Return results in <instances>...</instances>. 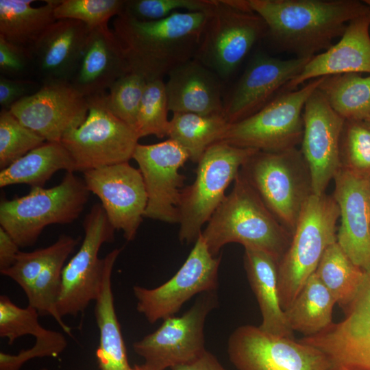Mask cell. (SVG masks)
<instances>
[{
  "label": "cell",
  "mask_w": 370,
  "mask_h": 370,
  "mask_svg": "<svg viewBox=\"0 0 370 370\" xmlns=\"http://www.w3.org/2000/svg\"><path fill=\"white\" fill-rule=\"evenodd\" d=\"M300 149L309 169L312 193L322 195L341 167L340 140L345 122L317 88L303 111Z\"/></svg>",
  "instance_id": "d6986e66"
},
{
  "label": "cell",
  "mask_w": 370,
  "mask_h": 370,
  "mask_svg": "<svg viewBox=\"0 0 370 370\" xmlns=\"http://www.w3.org/2000/svg\"><path fill=\"white\" fill-rule=\"evenodd\" d=\"M217 306L215 291L204 293L182 316L163 319L155 332L135 342L133 349L144 360L142 368L166 370L190 362L201 356L206 350L205 321Z\"/></svg>",
  "instance_id": "8fae6325"
},
{
  "label": "cell",
  "mask_w": 370,
  "mask_h": 370,
  "mask_svg": "<svg viewBox=\"0 0 370 370\" xmlns=\"http://www.w3.org/2000/svg\"><path fill=\"white\" fill-rule=\"evenodd\" d=\"M123 0H61L54 10L56 20L73 19L89 29L108 25L109 20L123 10Z\"/></svg>",
  "instance_id": "f35d334b"
},
{
  "label": "cell",
  "mask_w": 370,
  "mask_h": 370,
  "mask_svg": "<svg viewBox=\"0 0 370 370\" xmlns=\"http://www.w3.org/2000/svg\"><path fill=\"white\" fill-rule=\"evenodd\" d=\"M244 248L245 269L262 315L259 328L272 334L293 338V331L280 304L278 261L260 249Z\"/></svg>",
  "instance_id": "484cf974"
},
{
  "label": "cell",
  "mask_w": 370,
  "mask_h": 370,
  "mask_svg": "<svg viewBox=\"0 0 370 370\" xmlns=\"http://www.w3.org/2000/svg\"><path fill=\"white\" fill-rule=\"evenodd\" d=\"M214 0H129L125 1L121 14L140 21L166 18L178 10L207 13Z\"/></svg>",
  "instance_id": "60d3db41"
},
{
  "label": "cell",
  "mask_w": 370,
  "mask_h": 370,
  "mask_svg": "<svg viewBox=\"0 0 370 370\" xmlns=\"http://www.w3.org/2000/svg\"><path fill=\"white\" fill-rule=\"evenodd\" d=\"M338 206L333 195L312 194L306 201L290 245L278 264L281 307L285 311L316 269L325 249L336 241Z\"/></svg>",
  "instance_id": "5b68a950"
},
{
  "label": "cell",
  "mask_w": 370,
  "mask_h": 370,
  "mask_svg": "<svg viewBox=\"0 0 370 370\" xmlns=\"http://www.w3.org/2000/svg\"><path fill=\"white\" fill-rule=\"evenodd\" d=\"M221 256H214L201 234L186 261L167 282L154 288L134 286L137 310L150 323L173 316L197 294L215 291Z\"/></svg>",
  "instance_id": "5bb4252c"
},
{
  "label": "cell",
  "mask_w": 370,
  "mask_h": 370,
  "mask_svg": "<svg viewBox=\"0 0 370 370\" xmlns=\"http://www.w3.org/2000/svg\"><path fill=\"white\" fill-rule=\"evenodd\" d=\"M323 79H313L299 89L280 93L256 113L230 124L220 141L268 152L297 147L304 132V106Z\"/></svg>",
  "instance_id": "9c48e42d"
},
{
  "label": "cell",
  "mask_w": 370,
  "mask_h": 370,
  "mask_svg": "<svg viewBox=\"0 0 370 370\" xmlns=\"http://www.w3.org/2000/svg\"><path fill=\"white\" fill-rule=\"evenodd\" d=\"M229 125L223 114L173 113L168 136L187 152L193 162L198 163L206 149L221 140Z\"/></svg>",
  "instance_id": "1f68e13d"
},
{
  "label": "cell",
  "mask_w": 370,
  "mask_h": 370,
  "mask_svg": "<svg viewBox=\"0 0 370 370\" xmlns=\"http://www.w3.org/2000/svg\"><path fill=\"white\" fill-rule=\"evenodd\" d=\"M207 21L201 12H176L156 21H140L120 14L112 32L119 41L130 71L147 81L163 77L194 58Z\"/></svg>",
  "instance_id": "7a4b0ae2"
},
{
  "label": "cell",
  "mask_w": 370,
  "mask_h": 370,
  "mask_svg": "<svg viewBox=\"0 0 370 370\" xmlns=\"http://www.w3.org/2000/svg\"><path fill=\"white\" fill-rule=\"evenodd\" d=\"M46 140L23 125L9 110L0 112V168L3 169Z\"/></svg>",
  "instance_id": "8d00e7d4"
},
{
  "label": "cell",
  "mask_w": 370,
  "mask_h": 370,
  "mask_svg": "<svg viewBox=\"0 0 370 370\" xmlns=\"http://www.w3.org/2000/svg\"><path fill=\"white\" fill-rule=\"evenodd\" d=\"M81 237L62 235L57 240L58 247L52 258L42 270L26 295L29 305L37 310L39 314L51 315L65 333L71 336V328L62 320L57 310L62 273L64 264L79 243Z\"/></svg>",
  "instance_id": "4dcf8cb0"
},
{
  "label": "cell",
  "mask_w": 370,
  "mask_h": 370,
  "mask_svg": "<svg viewBox=\"0 0 370 370\" xmlns=\"http://www.w3.org/2000/svg\"><path fill=\"white\" fill-rule=\"evenodd\" d=\"M134 370H144L140 365H134Z\"/></svg>",
  "instance_id": "c3c4849f"
},
{
  "label": "cell",
  "mask_w": 370,
  "mask_h": 370,
  "mask_svg": "<svg viewBox=\"0 0 370 370\" xmlns=\"http://www.w3.org/2000/svg\"><path fill=\"white\" fill-rule=\"evenodd\" d=\"M60 170L75 172L74 161L61 143L46 141L1 170L0 187L16 184L43 187Z\"/></svg>",
  "instance_id": "83f0119b"
},
{
  "label": "cell",
  "mask_w": 370,
  "mask_h": 370,
  "mask_svg": "<svg viewBox=\"0 0 370 370\" xmlns=\"http://www.w3.org/2000/svg\"><path fill=\"white\" fill-rule=\"evenodd\" d=\"M122 249H114L104 258L99 292L96 298L95 316L99 330L96 357L100 370H134L129 364L125 345L116 314L111 278L114 263Z\"/></svg>",
  "instance_id": "4316f807"
},
{
  "label": "cell",
  "mask_w": 370,
  "mask_h": 370,
  "mask_svg": "<svg viewBox=\"0 0 370 370\" xmlns=\"http://www.w3.org/2000/svg\"><path fill=\"white\" fill-rule=\"evenodd\" d=\"M40 370H48V369H46V368H42V369H40Z\"/></svg>",
  "instance_id": "f907efd6"
},
{
  "label": "cell",
  "mask_w": 370,
  "mask_h": 370,
  "mask_svg": "<svg viewBox=\"0 0 370 370\" xmlns=\"http://www.w3.org/2000/svg\"><path fill=\"white\" fill-rule=\"evenodd\" d=\"M67 345L64 336L56 331L47 330L45 334L36 338L31 348L11 355L0 352V370H20L22 365L34 358L58 357Z\"/></svg>",
  "instance_id": "7bdbcfd3"
},
{
  "label": "cell",
  "mask_w": 370,
  "mask_h": 370,
  "mask_svg": "<svg viewBox=\"0 0 370 370\" xmlns=\"http://www.w3.org/2000/svg\"><path fill=\"white\" fill-rule=\"evenodd\" d=\"M40 86L30 79H13L0 75V105L10 110L16 103L36 92Z\"/></svg>",
  "instance_id": "f6af8a7d"
},
{
  "label": "cell",
  "mask_w": 370,
  "mask_h": 370,
  "mask_svg": "<svg viewBox=\"0 0 370 370\" xmlns=\"http://www.w3.org/2000/svg\"><path fill=\"white\" fill-rule=\"evenodd\" d=\"M106 93L86 97L85 121L61 140L74 161L75 171L127 162L138 144L135 130L110 110Z\"/></svg>",
  "instance_id": "30bf717a"
},
{
  "label": "cell",
  "mask_w": 370,
  "mask_h": 370,
  "mask_svg": "<svg viewBox=\"0 0 370 370\" xmlns=\"http://www.w3.org/2000/svg\"><path fill=\"white\" fill-rule=\"evenodd\" d=\"M369 28L370 14L350 21L340 40L312 57L283 91L294 90L306 82L324 76L351 73L370 74Z\"/></svg>",
  "instance_id": "603a6c76"
},
{
  "label": "cell",
  "mask_w": 370,
  "mask_h": 370,
  "mask_svg": "<svg viewBox=\"0 0 370 370\" xmlns=\"http://www.w3.org/2000/svg\"><path fill=\"white\" fill-rule=\"evenodd\" d=\"M330 107L343 119L370 121V75L324 76L319 86Z\"/></svg>",
  "instance_id": "d6a6232c"
},
{
  "label": "cell",
  "mask_w": 370,
  "mask_h": 370,
  "mask_svg": "<svg viewBox=\"0 0 370 370\" xmlns=\"http://www.w3.org/2000/svg\"><path fill=\"white\" fill-rule=\"evenodd\" d=\"M345 318L301 342L323 352L331 370H370V271L354 299L343 310Z\"/></svg>",
  "instance_id": "2e32d148"
},
{
  "label": "cell",
  "mask_w": 370,
  "mask_h": 370,
  "mask_svg": "<svg viewBox=\"0 0 370 370\" xmlns=\"http://www.w3.org/2000/svg\"><path fill=\"white\" fill-rule=\"evenodd\" d=\"M147 82L143 75L129 71L120 77L106 93L112 112L134 129Z\"/></svg>",
  "instance_id": "74e56055"
},
{
  "label": "cell",
  "mask_w": 370,
  "mask_h": 370,
  "mask_svg": "<svg viewBox=\"0 0 370 370\" xmlns=\"http://www.w3.org/2000/svg\"><path fill=\"white\" fill-rule=\"evenodd\" d=\"M240 173L293 235L304 206L313 194L310 171L300 149L256 151Z\"/></svg>",
  "instance_id": "277c9868"
},
{
  "label": "cell",
  "mask_w": 370,
  "mask_h": 370,
  "mask_svg": "<svg viewBox=\"0 0 370 370\" xmlns=\"http://www.w3.org/2000/svg\"><path fill=\"white\" fill-rule=\"evenodd\" d=\"M165 91L169 110L173 113L223 114L221 78L192 59L168 74Z\"/></svg>",
  "instance_id": "d4e9b609"
},
{
  "label": "cell",
  "mask_w": 370,
  "mask_h": 370,
  "mask_svg": "<svg viewBox=\"0 0 370 370\" xmlns=\"http://www.w3.org/2000/svg\"><path fill=\"white\" fill-rule=\"evenodd\" d=\"M314 273L343 310L354 299L365 275L336 241L325 249Z\"/></svg>",
  "instance_id": "836d02e7"
},
{
  "label": "cell",
  "mask_w": 370,
  "mask_h": 370,
  "mask_svg": "<svg viewBox=\"0 0 370 370\" xmlns=\"http://www.w3.org/2000/svg\"><path fill=\"white\" fill-rule=\"evenodd\" d=\"M227 353L238 370H331L332 363L318 348L294 338L242 325L230 335Z\"/></svg>",
  "instance_id": "4fadbf2b"
},
{
  "label": "cell",
  "mask_w": 370,
  "mask_h": 370,
  "mask_svg": "<svg viewBox=\"0 0 370 370\" xmlns=\"http://www.w3.org/2000/svg\"><path fill=\"white\" fill-rule=\"evenodd\" d=\"M39 313L28 306L23 308L14 304L6 295L0 296V336L7 338L9 345L24 335L36 338L47 331L38 322Z\"/></svg>",
  "instance_id": "ab89813d"
},
{
  "label": "cell",
  "mask_w": 370,
  "mask_h": 370,
  "mask_svg": "<svg viewBox=\"0 0 370 370\" xmlns=\"http://www.w3.org/2000/svg\"><path fill=\"white\" fill-rule=\"evenodd\" d=\"M130 71L121 47L108 25L90 30L77 69L71 81L85 97L106 92Z\"/></svg>",
  "instance_id": "cb8c5ba5"
},
{
  "label": "cell",
  "mask_w": 370,
  "mask_h": 370,
  "mask_svg": "<svg viewBox=\"0 0 370 370\" xmlns=\"http://www.w3.org/2000/svg\"><path fill=\"white\" fill-rule=\"evenodd\" d=\"M336 301L314 273L284 312L291 329L310 336L332 323Z\"/></svg>",
  "instance_id": "f546056e"
},
{
  "label": "cell",
  "mask_w": 370,
  "mask_h": 370,
  "mask_svg": "<svg viewBox=\"0 0 370 370\" xmlns=\"http://www.w3.org/2000/svg\"><path fill=\"white\" fill-rule=\"evenodd\" d=\"M363 2L367 4L370 8V0H365Z\"/></svg>",
  "instance_id": "681fc988"
},
{
  "label": "cell",
  "mask_w": 370,
  "mask_h": 370,
  "mask_svg": "<svg viewBox=\"0 0 370 370\" xmlns=\"http://www.w3.org/2000/svg\"><path fill=\"white\" fill-rule=\"evenodd\" d=\"M163 79L147 81L138 109L134 130L139 138L168 136L170 120Z\"/></svg>",
  "instance_id": "d590c367"
},
{
  "label": "cell",
  "mask_w": 370,
  "mask_h": 370,
  "mask_svg": "<svg viewBox=\"0 0 370 370\" xmlns=\"http://www.w3.org/2000/svg\"><path fill=\"white\" fill-rule=\"evenodd\" d=\"M333 197L340 211L336 242L365 272L370 271V182L340 167Z\"/></svg>",
  "instance_id": "44dd1931"
},
{
  "label": "cell",
  "mask_w": 370,
  "mask_h": 370,
  "mask_svg": "<svg viewBox=\"0 0 370 370\" xmlns=\"http://www.w3.org/2000/svg\"><path fill=\"white\" fill-rule=\"evenodd\" d=\"M0 73L13 79H27L35 73L29 48L13 44L0 36Z\"/></svg>",
  "instance_id": "ee69618b"
},
{
  "label": "cell",
  "mask_w": 370,
  "mask_h": 370,
  "mask_svg": "<svg viewBox=\"0 0 370 370\" xmlns=\"http://www.w3.org/2000/svg\"><path fill=\"white\" fill-rule=\"evenodd\" d=\"M90 193L99 197L115 230L122 231L127 241L134 239L147 205L142 174L129 162L83 173Z\"/></svg>",
  "instance_id": "e0dca14e"
},
{
  "label": "cell",
  "mask_w": 370,
  "mask_h": 370,
  "mask_svg": "<svg viewBox=\"0 0 370 370\" xmlns=\"http://www.w3.org/2000/svg\"><path fill=\"white\" fill-rule=\"evenodd\" d=\"M201 236L210 253L219 256L231 243L260 249L278 262L287 251L293 235L273 216L240 173L231 192L207 223Z\"/></svg>",
  "instance_id": "3957f363"
},
{
  "label": "cell",
  "mask_w": 370,
  "mask_h": 370,
  "mask_svg": "<svg viewBox=\"0 0 370 370\" xmlns=\"http://www.w3.org/2000/svg\"><path fill=\"white\" fill-rule=\"evenodd\" d=\"M171 370H225L217 358L206 350L201 356L190 362L177 365Z\"/></svg>",
  "instance_id": "7dc6e473"
},
{
  "label": "cell",
  "mask_w": 370,
  "mask_h": 370,
  "mask_svg": "<svg viewBox=\"0 0 370 370\" xmlns=\"http://www.w3.org/2000/svg\"><path fill=\"white\" fill-rule=\"evenodd\" d=\"M340 163L341 168L370 182V121L345 120Z\"/></svg>",
  "instance_id": "e575fe53"
},
{
  "label": "cell",
  "mask_w": 370,
  "mask_h": 370,
  "mask_svg": "<svg viewBox=\"0 0 370 370\" xmlns=\"http://www.w3.org/2000/svg\"><path fill=\"white\" fill-rule=\"evenodd\" d=\"M132 158L138 165L147 193L145 217L179 223L182 187L186 177L180 172L189 159L175 141L138 144Z\"/></svg>",
  "instance_id": "9a60e30c"
},
{
  "label": "cell",
  "mask_w": 370,
  "mask_h": 370,
  "mask_svg": "<svg viewBox=\"0 0 370 370\" xmlns=\"http://www.w3.org/2000/svg\"><path fill=\"white\" fill-rule=\"evenodd\" d=\"M9 110L47 142L61 143L66 133L85 121L88 106L86 97L71 82H52L42 84Z\"/></svg>",
  "instance_id": "ac0fdd59"
},
{
  "label": "cell",
  "mask_w": 370,
  "mask_h": 370,
  "mask_svg": "<svg viewBox=\"0 0 370 370\" xmlns=\"http://www.w3.org/2000/svg\"><path fill=\"white\" fill-rule=\"evenodd\" d=\"M19 246L10 235L0 227V271L10 268L15 262Z\"/></svg>",
  "instance_id": "bcb514c9"
},
{
  "label": "cell",
  "mask_w": 370,
  "mask_h": 370,
  "mask_svg": "<svg viewBox=\"0 0 370 370\" xmlns=\"http://www.w3.org/2000/svg\"><path fill=\"white\" fill-rule=\"evenodd\" d=\"M264 21L271 40L279 49L310 58L330 48L348 23L370 14L356 0H247Z\"/></svg>",
  "instance_id": "6da1fadb"
},
{
  "label": "cell",
  "mask_w": 370,
  "mask_h": 370,
  "mask_svg": "<svg viewBox=\"0 0 370 370\" xmlns=\"http://www.w3.org/2000/svg\"><path fill=\"white\" fill-rule=\"evenodd\" d=\"M32 0H0V36L6 40L30 48L56 21L54 10L59 0L45 1L33 7Z\"/></svg>",
  "instance_id": "f1b7e54d"
},
{
  "label": "cell",
  "mask_w": 370,
  "mask_h": 370,
  "mask_svg": "<svg viewBox=\"0 0 370 370\" xmlns=\"http://www.w3.org/2000/svg\"><path fill=\"white\" fill-rule=\"evenodd\" d=\"M89 29L82 22L59 19L53 23L29 48L35 73L42 84L69 82L82 59Z\"/></svg>",
  "instance_id": "7402d4cb"
},
{
  "label": "cell",
  "mask_w": 370,
  "mask_h": 370,
  "mask_svg": "<svg viewBox=\"0 0 370 370\" xmlns=\"http://www.w3.org/2000/svg\"><path fill=\"white\" fill-rule=\"evenodd\" d=\"M58 247V243L56 241L45 248L30 252L19 251L14 263L0 273L17 283L27 295L33 283L56 253Z\"/></svg>",
  "instance_id": "b9f144b4"
},
{
  "label": "cell",
  "mask_w": 370,
  "mask_h": 370,
  "mask_svg": "<svg viewBox=\"0 0 370 370\" xmlns=\"http://www.w3.org/2000/svg\"><path fill=\"white\" fill-rule=\"evenodd\" d=\"M256 151L219 141L209 147L197 163L193 183L182 189L180 204L179 239L195 242L225 197V190L241 168Z\"/></svg>",
  "instance_id": "ba28073f"
},
{
  "label": "cell",
  "mask_w": 370,
  "mask_h": 370,
  "mask_svg": "<svg viewBox=\"0 0 370 370\" xmlns=\"http://www.w3.org/2000/svg\"><path fill=\"white\" fill-rule=\"evenodd\" d=\"M311 58L280 60L263 53L255 56L224 104L227 121L234 123L258 112L282 92Z\"/></svg>",
  "instance_id": "ffe728a7"
},
{
  "label": "cell",
  "mask_w": 370,
  "mask_h": 370,
  "mask_svg": "<svg viewBox=\"0 0 370 370\" xmlns=\"http://www.w3.org/2000/svg\"><path fill=\"white\" fill-rule=\"evenodd\" d=\"M84 238L77 252L64 267L57 302L60 316L83 312L99 292L104 259L98 256L103 244L111 243L115 230L99 204H94L83 221Z\"/></svg>",
  "instance_id": "7c38bea8"
},
{
  "label": "cell",
  "mask_w": 370,
  "mask_h": 370,
  "mask_svg": "<svg viewBox=\"0 0 370 370\" xmlns=\"http://www.w3.org/2000/svg\"><path fill=\"white\" fill-rule=\"evenodd\" d=\"M194 59L221 79L229 77L254 45L267 36L264 20L247 0H214Z\"/></svg>",
  "instance_id": "52a82bcc"
},
{
  "label": "cell",
  "mask_w": 370,
  "mask_h": 370,
  "mask_svg": "<svg viewBox=\"0 0 370 370\" xmlns=\"http://www.w3.org/2000/svg\"><path fill=\"white\" fill-rule=\"evenodd\" d=\"M90 192L83 179L66 172L53 187H32L29 193L0 203V225L19 247L33 245L45 227L76 220Z\"/></svg>",
  "instance_id": "8992f818"
}]
</instances>
